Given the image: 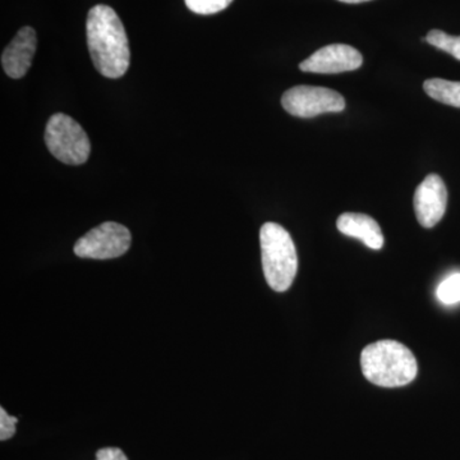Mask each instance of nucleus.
<instances>
[{"label":"nucleus","instance_id":"nucleus-1","mask_svg":"<svg viewBox=\"0 0 460 460\" xmlns=\"http://www.w3.org/2000/svg\"><path fill=\"white\" fill-rule=\"evenodd\" d=\"M87 45L96 71L104 77L120 78L129 68L128 38L113 8L98 4L86 21Z\"/></svg>","mask_w":460,"mask_h":460},{"label":"nucleus","instance_id":"nucleus-2","mask_svg":"<svg viewBox=\"0 0 460 460\" xmlns=\"http://www.w3.org/2000/svg\"><path fill=\"white\" fill-rule=\"evenodd\" d=\"M362 374L370 383L383 387L411 384L419 374V363L410 348L395 341L367 345L361 353Z\"/></svg>","mask_w":460,"mask_h":460},{"label":"nucleus","instance_id":"nucleus-3","mask_svg":"<svg viewBox=\"0 0 460 460\" xmlns=\"http://www.w3.org/2000/svg\"><path fill=\"white\" fill-rule=\"evenodd\" d=\"M262 269L269 287L275 292H286L298 270L295 242L289 233L277 223H265L260 230Z\"/></svg>","mask_w":460,"mask_h":460},{"label":"nucleus","instance_id":"nucleus-4","mask_svg":"<svg viewBox=\"0 0 460 460\" xmlns=\"http://www.w3.org/2000/svg\"><path fill=\"white\" fill-rule=\"evenodd\" d=\"M45 144L51 155L63 164L83 165L89 160L91 144L87 133L69 115H51L45 128Z\"/></svg>","mask_w":460,"mask_h":460},{"label":"nucleus","instance_id":"nucleus-5","mask_svg":"<svg viewBox=\"0 0 460 460\" xmlns=\"http://www.w3.org/2000/svg\"><path fill=\"white\" fill-rule=\"evenodd\" d=\"M131 232L114 222L100 224L75 244V253L81 259L111 260L123 256L131 247Z\"/></svg>","mask_w":460,"mask_h":460},{"label":"nucleus","instance_id":"nucleus-6","mask_svg":"<svg viewBox=\"0 0 460 460\" xmlns=\"http://www.w3.org/2000/svg\"><path fill=\"white\" fill-rule=\"evenodd\" d=\"M281 105L293 117L314 118L325 113H341L345 100L338 91L317 86H296L286 91Z\"/></svg>","mask_w":460,"mask_h":460},{"label":"nucleus","instance_id":"nucleus-7","mask_svg":"<svg viewBox=\"0 0 460 460\" xmlns=\"http://www.w3.org/2000/svg\"><path fill=\"white\" fill-rule=\"evenodd\" d=\"M363 57L358 50L345 44H332L321 48L299 65L308 74L335 75L356 71L362 66Z\"/></svg>","mask_w":460,"mask_h":460},{"label":"nucleus","instance_id":"nucleus-8","mask_svg":"<svg viewBox=\"0 0 460 460\" xmlns=\"http://www.w3.org/2000/svg\"><path fill=\"white\" fill-rule=\"evenodd\" d=\"M414 213L423 228H434L447 211V190L443 178L429 174L417 187L413 199Z\"/></svg>","mask_w":460,"mask_h":460},{"label":"nucleus","instance_id":"nucleus-9","mask_svg":"<svg viewBox=\"0 0 460 460\" xmlns=\"http://www.w3.org/2000/svg\"><path fill=\"white\" fill-rule=\"evenodd\" d=\"M38 47V38L32 27L25 26L17 32L11 44L2 54V66L5 74L14 80L22 78L32 65Z\"/></svg>","mask_w":460,"mask_h":460},{"label":"nucleus","instance_id":"nucleus-10","mask_svg":"<svg viewBox=\"0 0 460 460\" xmlns=\"http://www.w3.org/2000/svg\"><path fill=\"white\" fill-rule=\"evenodd\" d=\"M337 226L341 234L358 238L371 250H381L384 247L383 230L376 220L365 214L344 213L338 217Z\"/></svg>","mask_w":460,"mask_h":460},{"label":"nucleus","instance_id":"nucleus-11","mask_svg":"<svg viewBox=\"0 0 460 460\" xmlns=\"http://www.w3.org/2000/svg\"><path fill=\"white\" fill-rule=\"evenodd\" d=\"M423 90L426 91L429 98L441 102V104L460 108V83L458 81L429 78L423 84Z\"/></svg>","mask_w":460,"mask_h":460},{"label":"nucleus","instance_id":"nucleus-12","mask_svg":"<svg viewBox=\"0 0 460 460\" xmlns=\"http://www.w3.org/2000/svg\"><path fill=\"white\" fill-rule=\"evenodd\" d=\"M426 41L460 60V36L447 35L441 30H432L426 36Z\"/></svg>","mask_w":460,"mask_h":460},{"label":"nucleus","instance_id":"nucleus-13","mask_svg":"<svg viewBox=\"0 0 460 460\" xmlns=\"http://www.w3.org/2000/svg\"><path fill=\"white\" fill-rule=\"evenodd\" d=\"M436 296L438 301L443 305H452L459 304L460 302V272L450 275L447 279L441 281L438 290H436Z\"/></svg>","mask_w":460,"mask_h":460},{"label":"nucleus","instance_id":"nucleus-14","mask_svg":"<svg viewBox=\"0 0 460 460\" xmlns=\"http://www.w3.org/2000/svg\"><path fill=\"white\" fill-rule=\"evenodd\" d=\"M184 2L193 13L208 16V14L219 13L228 8L233 0H184Z\"/></svg>","mask_w":460,"mask_h":460},{"label":"nucleus","instance_id":"nucleus-15","mask_svg":"<svg viewBox=\"0 0 460 460\" xmlns=\"http://www.w3.org/2000/svg\"><path fill=\"white\" fill-rule=\"evenodd\" d=\"M18 419L9 416L4 408H0V440H9L16 434Z\"/></svg>","mask_w":460,"mask_h":460},{"label":"nucleus","instance_id":"nucleus-16","mask_svg":"<svg viewBox=\"0 0 460 460\" xmlns=\"http://www.w3.org/2000/svg\"><path fill=\"white\" fill-rule=\"evenodd\" d=\"M96 460H128V458L118 447H104L96 452Z\"/></svg>","mask_w":460,"mask_h":460},{"label":"nucleus","instance_id":"nucleus-17","mask_svg":"<svg viewBox=\"0 0 460 460\" xmlns=\"http://www.w3.org/2000/svg\"><path fill=\"white\" fill-rule=\"evenodd\" d=\"M339 2L349 3V4H357V3L370 2V0H339Z\"/></svg>","mask_w":460,"mask_h":460}]
</instances>
